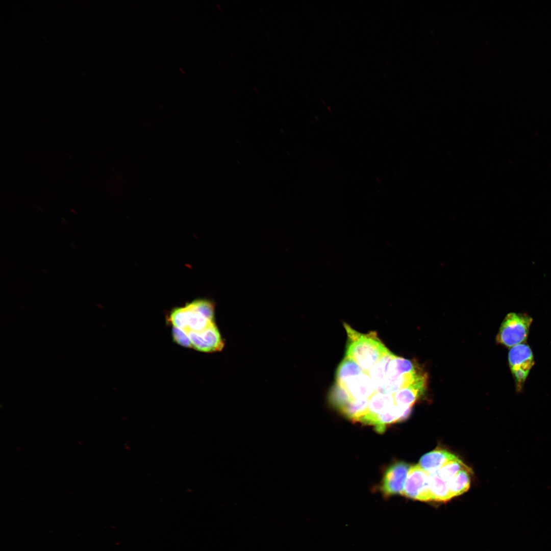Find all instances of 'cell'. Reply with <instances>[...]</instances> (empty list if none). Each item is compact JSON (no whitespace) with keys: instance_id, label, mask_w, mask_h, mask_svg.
I'll list each match as a JSON object with an SVG mask.
<instances>
[{"instance_id":"6da1fadb","label":"cell","mask_w":551,"mask_h":551,"mask_svg":"<svg viewBox=\"0 0 551 551\" xmlns=\"http://www.w3.org/2000/svg\"><path fill=\"white\" fill-rule=\"evenodd\" d=\"M215 306L207 298H197L169 312L167 321L185 333L198 332L215 323Z\"/></svg>"},{"instance_id":"7a4b0ae2","label":"cell","mask_w":551,"mask_h":551,"mask_svg":"<svg viewBox=\"0 0 551 551\" xmlns=\"http://www.w3.org/2000/svg\"><path fill=\"white\" fill-rule=\"evenodd\" d=\"M343 324L348 338L345 356L354 360L368 374L372 366L391 352L381 342L375 332L361 334L347 323Z\"/></svg>"},{"instance_id":"3957f363","label":"cell","mask_w":551,"mask_h":551,"mask_svg":"<svg viewBox=\"0 0 551 551\" xmlns=\"http://www.w3.org/2000/svg\"><path fill=\"white\" fill-rule=\"evenodd\" d=\"M532 322L533 318L527 314L508 313L500 326L496 342L510 348L525 342Z\"/></svg>"},{"instance_id":"277c9868","label":"cell","mask_w":551,"mask_h":551,"mask_svg":"<svg viewBox=\"0 0 551 551\" xmlns=\"http://www.w3.org/2000/svg\"><path fill=\"white\" fill-rule=\"evenodd\" d=\"M508 362L513 376L516 389L521 391L531 369L535 364L534 355L530 346L521 343L510 348Z\"/></svg>"},{"instance_id":"5b68a950","label":"cell","mask_w":551,"mask_h":551,"mask_svg":"<svg viewBox=\"0 0 551 551\" xmlns=\"http://www.w3.org/2000/svg\"><path fill=\"white\" fill-rule=\"evenodd\" d=\"M429 475V473L419 465L411 466L401 494L421 501L433 500L430 489Z\"/></svg>"},{"instance_id":"8992f818","label":"cell","mask_w":551,"mask_h":551,"mask_svg":"<svg viewBox=\"0 0 551 551\" xmlns=\"http://www.w3.org/2000/svg\"><path fill=\"white\" fill-rule=\"evenodd\" d=\"M191 348L205 353L221 351L224 342L215 323L203 330L186 333Z\"/></svg>"},{"instance_id":"52a82bcc","label":"cell","mask_w":551,"mask_h":551,"mask_svg":"<svg viewBox=\"0 0 551 551\" xmlns=\"http://www.w3.org/2000/svg\"><path fill=\"white\" fill-rule=\"evenodd\" d=\"M410 467L406 463L398 462L388 467L384 474L381 488L385 496L402 493Z\"/></svg>"},{"instance_id":"ba28073f","label":"cell","mask_w":551,"mask_h":551,"mask_svg":"<svg viewBox=\"0 0 551 551\" xmlns=\"http://www.w3.org/2000/svg\"><path fill=\"white\" fill-rule=\"evenodd\" d=\"M337 384L345 389L350 396L355 399L368 400L376 392L370 377L365 372Z\"/></svg>"},{"instance_id":"9c48e42d","label":"cell","mask_w":551,"mask_h":551,"mask_svg":"<svg viewBox=\"0 0 551 551\" xmlns=\"http://www.w3.org/2000/svg\"><path fill=\"white\" fill-rule=\"evenodd\" d=\"M411 411V408L405 409L395 404L387 411L378 415H364L358 421L372 425L377 431L383 433L387 425L405 419Z\"/></svg>"},{"instance_id":"30bf717a","label":"cell","mask_w":551,"mask_h":551,"mask_svg":"<svg viewBox=\"0 0 551 551\" xmlns=\"http://www.w3.org/2000/svg\"><path fill=\"white\" fill-rule=\"evenodd\" d=\"M426 382L425 374L409 386L393 393L395 404L405 409L412 408L416 401L424 394Z\"/></svg>"},{"instance_id":"8fae6325","label":"cell","mask_w":551,"mask_h":551,"mask_svg":"<svg viewBox=\"0 0 551 551\" xmlns=\"http://www.w3.org/2000/svg\"><path fill=\"white\" fill-rule=\"evenodd\" d=\"M458 457L444 449H435L424 454L418 465L429 473L439 470L445 463Z\"/></svg>"},{"instance_id":"7c38bea8","label":"cell","mask_w":551,"mask_h":551,"mask_svg":"<svg viewBox=\"0 0 551 551\" xmlns=\"http://www.w3.org/2000/svg\"><path fill=\"white\" fill-rule=\"evenodd\" d=\"M429 474L430 489L433 500L446 502L452 498L448 482L444 480L437 471Z\"/></svg>"},{"instance_id":"4fadbf2b","label":"cell","mask_w":551,"mask_h":551,"mask_svg":"<svg viewBox=\"0 0 551 551\" xmlns=\"http://www.w3.org/2000/svg\"><path fill=\"white\" fill-rule=\"evenodd\" d=\"M418 369L411 361L393 355L388 362L385 379H395Z\"/></svg>"},{"instance_id":"5bb4252c","label":"cell","mask_w":551,"mask_h":551,"mask_svg":"<svg viewBox=\"0 0 551 551\" xmlns=\"http://www.w3.org/2000/svg\"><path fill=\"white\" fill-rule=\"evenodd\" d=\"M394 405L393 394L375 392L368 399L367 412L365 415H378L387 411Z\"/></svg>"},{"instance_id":"9a60e30c","label":"cell","mask_w":551,"mask_h":551,"mask_svg":"<svg viewBox=\"0 0 551 551\" xmlns=\"http://www.w3.org/2000/svg\"><path fill=\"white\" fill-rule=\"evenodd\" d=\"M470 471L468 467L463 468L448 482L452 497L463 494L469 489L470 484Z\"/></svg>"},{"instance_id":"2e32d148","label":"cell","mask_w":551,"mask_h":551,"mask_svg":"<svg viewBox=\"0 0 551 551\" xmlns=\"http://www.w3.org/2000/svg\"><path fill=\"white\" fill-rule=\"evenodd\" d=\"M363 372L365 371L354 360L345 356L337 370L336 383H341L348 378L359 375Z\"/></svg>"},{"instance_id":"e0dca14e","label":"cell","mask_w":551,"mask_h":551,"mask_svg":"<svg viewBox=\"0 0 551 551\" xmlns=\"http://www.w3.org/2000/svg\"><path fill=\"white\" fill-rule=\"evenodd\" d=\"M393 356L390 352L383 356L368 371V374L375 387L376 392L386 378L387 365Z\"/></svg>"},{"instance_id":"ac0fdd59","label":"cell","mask_w":551,"mask_h":551,"mask_svg":"<svg viewBox=\"0 0 551 551\" xmlns=\"http://www.w3.org/2000/svg\"><path fill=\"white\" fill-rule=\"evenodd\" d=\"M368 399H353L341 411L349 419L358 421L365 415L368 409Z\"/></svg>"},{"instance_id":"d6986e66","label":"cell","mask_w":551,"mask_h":551,"mask_svg":"<svg viewBox=\"0 0 551 551\" xmlns=\"http://www.w3.org/2000/svg\"><path fill=\"white\" fill-rule=\"evenodd\" d=\"M353 399L345 389L336 383L329 395L331 404L340 412Z\"/></svg>"},{"instance_id":"ffe728a7","label":"cell","mask_w":551,"mask_h":551,"mask_svg":"<svg viewBox=\"0 0 551 551\" xmlns=\"http://www.w3.org/2000/svg\"><path fill=\"white\" fill-rule=\"evenodd\" d=\"M467 467L458 458L445 463L439 470V474L445 480L449 482L459 471Z\"/></svg>"},{"instance_id":"44dd1931","label":"cell","mask_w":551,"mask_h":551,"mask_svg":"<svg viewBox=\"0 0 551 551\" xmlns=\"http://www.w3.org/2000/svg\"><path fill=\"white\" fill-rule=\"evenodd\" d=\"M172 336L176 343L184 347L191 348V343L187 335L182 330L172 327Z\"/></svg>"}]
</instances>
